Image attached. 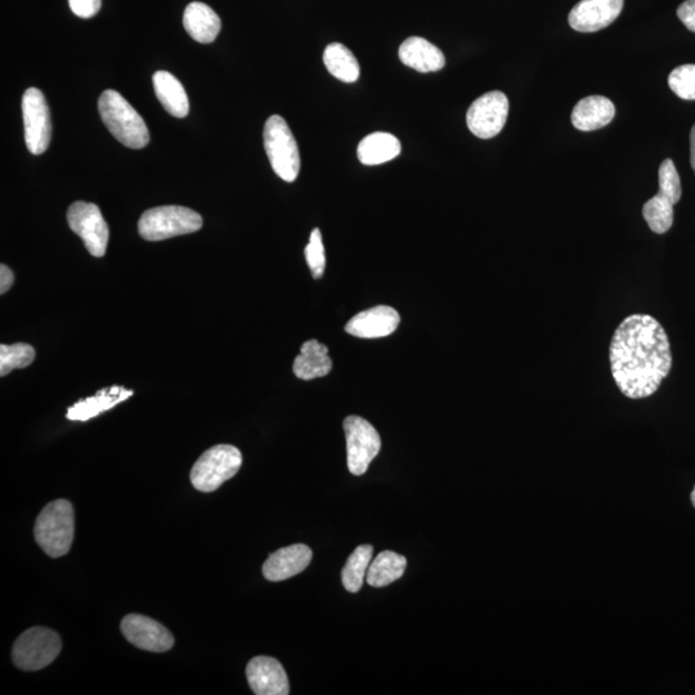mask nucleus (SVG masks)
Masks as SVG:
<instances>
[{"instance_id":"1","label":"nucleus","mask_w":695,"mask_h":695,"mask_svg":"<svg viewBox=\"0 0 695 695\" xmlns=\"http://www.w3.org/2000/svg\"><path fill=\"white\" fill-rule=\"evenodd\" d=\"M609 362L623 396H653L670 374L672 354L665 329L649 315H631L614 331Z\"/></svg>"},{"instance_id":"2","label":"nucleus","mask_w":695,"mask_h":695,"mask_svg":"<svg viewBox=\"0 0 695 695\" xmlns=\"http://www.w3.org/2000/svg\"><path fill=\"white\" fill-rule=\"evenodd\" d=\"M98 110L107 129L124 146L139 150L149 145L150 132L145 121L119 92L105 91L98 101Z\"/></svg>"},{"instance_id":"3","label":"nucleus","mask_w":695,"mask_h":695,"mask_svg":"<svg viewBox=\"0 0 695 695\" xmlns=\"http://www.w3.org/2000/svg\"><path fill=\"white\" fill-rule=\"evenodd\" d=\"M75 535V513L67 500H56L39 514L35 522V541L51 558H61L69 553Z\"/></svg>"},{"instance_id":"4","label":"nucleus","mask_w":695,"mask_h":695,"mask_svg":"<svg viewBox=\"0 0 695 695\" xmlns=\"http://www.w3.org/2000/svg\"><path fill=\"white\" fill-rule=\"evenodd\" d=\"M203 227V218L185 206L168 205L146 210L138 222L139 235L147 241H163L188 235Z\"/></svg>"},{"instance_id":"5","label":"nucleus","mask_w":695,"mask_h":695,"mask_svg":"<svg viewBox=\"0 0 695 695\" xmlns=\"http://www.w3.org/2000/svg\"><path fill=\"white\" fill-rule=\"evenodd\" d=\"M242 465V455L239 448L232 445H218L209 448L196 461L191 470L192 486L200 492H214L224 482L230 481Z\"/></svg>"},{"instance_id":"6","label":"nucleus","mask_w":695,"mask_h":695,"mask_svg":"<svg viewBox=\"0 0 695 695\" xmlns=\"http://www.w3.org/2000/svg\"><path fill=\"white\" fill-rule=\"evenodd\" d=\"M263 137L272 169L285 182H294L300 172V154L288 123L281 116H271L264 127Z\"/></svg>"},{"instance_id":"7","label":"nucleus","mask_w":695,"mask_h":695,"mask_svg":"<svg viewBox=\"0 0 695 695\" xmlns=\"http://www.w3.org/2000/svg\"><path fill=\"white\" fill-rule=\"evenodd\" d=\"M61 648L57 632L46 627H31L13 644L12 661L22 671L43 670L55 661Z\"/></svg>"},{"instance_id":"8","label":"nucleus","mask_w":695,"mask_h":695,"mask_svg":"<svg viewBox=\"0 0 695 695\" xmlns=\"http://www.w3.org/2000/svg\"><path fill=\"white\" fill-rule=\"evenodd\" d=\"M345 439H347L348 468L353 475H363L371 461L379 455L381 439L369 421L360 416H349L344 420Z\"/></svg>"},{"instance_id":"9","label":"nucleus","mask_w":695,"mask_h":695,"mask_svg":"<svg viewBox=\"0 0 695 695\" xmlns=\"http://www.w3.org/2000/svg\"><path fill=\"white\" fill-rule=\"evenodd\" d=\"M67 222L93 257L101 258L105 255L110 231L96 204L76 201L67 210Z\"/></svg>"},{"instance_id":"10","label":"nucleus","mask_w":695,"mask_h":695,"mask_svg":"<svg viewBox=\"0 0 695 695\" xmlns=\"http://www.w3.org/2000/svg\"><path fill=\"white\" fill-rule=\"evenodd\" d=\"M508 115V97L500 91L488 92L469 107L466 124L475 137L490 139L504 129Z\"/></svg>"},{"instance_id":"11","label":"nucleus","mask_w":695,"mask_h":695,"mask_svg":"<svg viewBox=\"0 0 695 695\" xmlns=\"http://www.w3.org/2000/svg\"><path fill=\"white\" fill-rule=\"evenodd\" d=\"M25 142L31 154L46 152L51 142V115L44 94L38 88H29L22 98Z\"/></svg>"},{"instance_id":"12","label":"nucleus","mask_w":695,"mask_h":695,"mask_svg":"<svg viewBox=\"0 0 695 695\" xmlns=\"http://www.w3.org/2000/svg\"><path fill=\"white\" fill-rule=\"evenodd\" d=\"M121 632L130 644L147 652H168L174 645V636L167 627L141 614H128L124 617Z\"/></svg>"},{"instance_id":"13","label":"nucleus","mask_w":695,"mask_h":695,"mask_svg":"<svg viewBox=\"0 0 695 695\" xmlns=\"http://www.w3.org/2000/svg\"><path fill=\"white\" fill-rule=\"evenodd\" d=\"M623 10V0H581L568 16L571 28L580 33H595L613 24Z\"/></svg>"},{"instance_id":"14","label":"nucleus","mask_w":695,"mask_h":695,"mask_svg":"<svg viewBox=\"0 0 695 695\" xmlns=\"http://www.w3.org/2000/svg\"><path fill=\"white\" fill-rule=\"evenodd\" d=\"M246 677L254 694L288 695L290 685L285 668L275 658L255 657L246 667Z\"/></svg>"},{"instance_id":"15","label":"nucleus","mask_w":695,"mask_h":695,"mask_svg":"<svg viewBox=\"0 0 695 695\" xmlns=\"http://www.w3.org/2000/svg\"><path fill=\"white\" fill-rule=\"evenodd\" d=\"M399 322H401V317L396 309L378 306L354 316L345 325V331L361 339L385 338L398 329Z\"/></svg>"},{"instance_id":"16","label":"nucleus","mask_w":695,"mask_h":695,"mask_svg":"<svg viewBox=\"0 0 695 695\" xmlns=\"http://www.w3.org/2000/svg\"><path fill=\"white\" fill-rule=\"evenodd\" d=\"M312 550L307 545L297 544L282 547L263 564V575L268 581L280 582L299 575L309 566Z\"/></svg>"},{"instance_id":"17","label":"nucleus","mask_w":695,"mask_h":695,"mask_svg":"<svg viewBox=\"0 0 695 695\" xmlns=\"http://www.w3.org/2000/svg\"><path fill=\"white\" fill-rule=\"evenodd\" d=\"M399 60L419 73H436L446 65L443 52L427 39L411 37L399 48Z\"/></svg>"},{"instance_id":"18","label":"nucleus","mask_w":695,"mask_h":695,"mask_svg":"<svg viewBox=\"0 0 695 695\" xmlns=\"http://www.w3.org/2000/svg\"><path fill=\"white\" fill-rule=\"evenodd\" d=\"M616 115V107L611 100L603 96L582 98L572 111V124L581 132L607 127Z\"/></svg>"},{"instance_id":"19","label":"nucleus","mask_w":695,"mask_h":695,"mask_svg":"<svg viewBox=\"0 0 695 695\" xmlns=\"http://www.w3.org/2000/svg\"><path fill=\"white\" fill-rule=\"evenodd\" d=\"M183 25L192 39L203 44L213 43L222 29V21L217 13L201 2L188 4Z\"/></svg>"},{"instance_id":"20","label":"nucleus","mask_w":695,"mask_h":695,"mask_svg":"<svg viewBox=\"0 0 695 695\" xmlns=\"http://www.w3.org/2000/svg\"><path fill=\"white\" fill-rule=\"evenodd\" d=\"M132 396V390L118 387V385L105 388L100 390L96 396L75 403L73 407L67 410L66 417L71 421H88L93 419V417L101 415L102 412L111 410L112 407L119 405V403L127 401Z\"/></svg>"},{"instance_id":"21","label":"nucleus","mask_w":695,"mask_h":695,"mask_svg":"<svg viewBox=\"0 0 695 695\" xmlns=\"http://www.w3.org/2000/svg\"><path fill=\"white\" fill-rule=\"evenodd\" d=\"M294 374L302 380H313L329 375L333 370V361L329 357V348L312 339L302 345L300 354L295 358Z\"/></svg>"},{"instance_id":"22","label":"nucleus","mask_w":695,"mask_h":695,"mask_svg":"<svg viewBox=\"0 0 695 695\" xmlns=\"http://www.w3.org/2000/svg\"><path fill=\"white\" fill-rule=\"evenodd\" d=\"M152 82H154L156 97L164 109L174 118H185L190 111V102H188L185 88L176 76L168 71H158L152 78Z\"/></svg>"},{"instance_id":"23","label":"nucleus","mask_w":695,"mask_h":695,"mask_svg":"<svg viewBox=\"0 0 695 695\" xmlns=\"http://www.w3.org/2000/svg\"><path fill=\"white\" fill-rule=\"evenodd\" d=\"M401 142L390 133H372L362 139L357 154L363 165H380L401 154Z\"/></svg>"},{"instance_id":"24","label":"nucleus","mask_w":695,"mask_h":695,"mask_svg":"<svg viewBox=\"0 0 695 695\" xmlns=\"http://www.w3.org/2000/svg\"><path fill=\"white\" fill-rule=\"evenodd\" d=\"M407 560L405 556L383 551L370 564L367 571V584L372 587H384L399 580L405 573Z\"/></svg>"},{"instance_id":"25","label":"nucleus","mask_w":695,"mask_h":695,"mask_svg":"<svg viewBox=\"0 0 695 695\" xmlns=\"http://www.w3.org/2000/svg\"><path fill=\"white\" fill-rule=\"evenodd\" d=\"M324 64L331 75L344 83H354L360 78V64L343 44L333 43L326 47Z\"/></svg>"},{"instance_id":"26","label":"nucleus","mask_w":695,"mask_h":695,"mask_svg":"<svg viewBox=\"0 0 695 695\" xmlns=\"http://www.w3.org/2000/svg\"><path fill=\"white\" fill-rule=\"evenodd\" d=\"M372 554H374V547L361 545L349 556L342 572L343 585L349 593L354 594L361 590L366 573L369 571Z\"/></svg>"},{"instance_id":"27","label":"nucleus","mask_w":695,"mask_h":695,"mask_svg":"<svg viewBox=\"0 0 695 695\" xmlns=\"http://www.w3.org/2000/svg\"><path fill=\"white\" fill-rule=\"evenodd\" d=\"M643 217L650 230L662 235L670 230L674 223V204L666 196L657 194L644 204Z\"/></svg>"},{"instance_id":"28","label":"nucleus","mask_w":695,"mask_h":695,"mask_svg":"<svg viewBox=\"0 0 695 695\" xmlns=\"http://www.w3.org/2000/svg\"><path fill=\"white\" fill-rule=\"evenodd\" d=\"M35 360V349L29 344L0 345V375L6 376L16 369H25Z\"/></svg>"},{"instance_id":"29","label":"nucleus","mask_w":695,"mask_h":695,"mask_svg":"<svg viewBox=\"0 0 695 695\" xmlns=\"http://www.w3.org/2000/svg\"><path fill=\"white\" fill-rule=\"evenodd\" d=\"M668 85L677 97L685 101L695 100V65H681L668 75Z\"/></svg>"},{"instance_id":"30","label":"nucleus","mask_w":695,"mask_h":695,"mask_svg":"<svg viewBox=\"0 0 695 695\" xmlns=\"http://www.w3.org/2000/svg\"><path fill=\"white\" fill-rule=\"evenodd\" d=\"M659 192L676 205L681 199V182L674 161L666 159L659 167Z\"/></svg>"},{"instance_id":"31","label":"nucleus","mask_w":695,"mask_h":695,"mask_svg":"<svg viewBox=\"0 0 695 695\" xmlns=\"http://www.w3.org/2000/svg\"><path fill=\"white\" fill-rule=\"evenodd\" d=\"M306 258L313 278L324 276L326 267L325 248L324 242H322L321 231L318 228H315L311 233V237H309Z\"/></svg>"},{"instance_id":"32","label":"nucleus","mask_w":695,"mask_h":695,"mask_svg":"<svg viewBox=\"0 0 695 695\" xmlns=\"http://www.w3.org/2000/svg\"><path fill=\"white\" fill-rule=\"evenodd\" d=\"M102 0H69V6L74 15L82 19H91L101 10Z\"/></svg>"},{"instance_id":"33","label":"nucleus","mask_w":695,"mask_h":695,"mask_svg":"<svg viewBox=\"0 0 695 695\" xmlns=\"http://www.w3.org/2000/svg\"><path fill=\"white\" fill-rule=\"evenodd\" d=\"M677 17L686 26V29L695 33V0H686L677 8Z\"/></svg>"},{"instance_id":"34","label":"nucleus","mask_w":695,"mask_h":695,"mask_svg":"<svg viewBox=\"0 0 695 695\" xmlns=\"http://www.w3.org/2000/svg\"><path fill=\"white\" fill-rule=\"evenodd\" d=\"M13 281H15V275L6 264H2L0 267V294H6L11 289Z\"/></svg>"},{"instance_id":"35","label":"nucleus","mask_w":695,"mask_h":695,"mask_svg":"<svg viewBox=\"0 0 695 695\" xmlns=\"http://www.w3.org/2000/svg\"><path fill=\"white\" fill-rule=\"evenodd\" d=\"M690 164H692L695 173V124L690 130Z\"/></svg>"},{"instance_id":"36","label":"nucleus","mask_w":695,"mask_h":695,"mask_svg":"<svg viewBox=\"0 0 695 695\" xmlns=\"http://www.w3.org/2000/svg\"><path fill=\"white\" fill-rule=\"evenodd\" d=\"M692 502H693V506L695 508V487H694V490L692 492Z\"/></svg>"}]
</instances>
